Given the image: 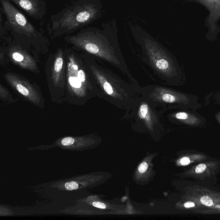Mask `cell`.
Returning <instances> with one entry per match:
<instances>
[{
    "mask_svg": "<svg viewBox=\"0 0 220 220\" xmlns=\"http://www.w3.org/2000/svg\"><path fill=\"white\" fill-rule=\"evenodd\" d=\"M87 58L97 86L98 97L118 109H129L135 100L142 96V88L136 84L135 81L128 82L121 78L104 65L99 58Z\"/></svg>",
    "mask_w": 220,
    "mask_h": 220,
    "instance_id": "1",
    "label": "cell"
},
{
    "mask_svg": "<svg viewBox=\"0 0 220 220\" xmlns=\"http://www.w3.org/2000/svg\"><path fill=\"white\" fill-rule=\"evenodd\" d=\"M69 41L77 48L105 61L132 78L115 40L99 33L87 32L70 37Z\"/></svg>",
    "mask_w": 220,
    "mask_h": 220,
    "instance_id": "2",
    "label": "cell"
},
{
    "mask_svg": "<svg viewBox=\"0 0 220 220\" xmlns=\"http://www.w3.org/2000/svg\"><path fill=\"white\" fill-rule=\"evenodd\" d=\"M66 80L69 94L82 102L96 96L98 97V91L95 80L89 67L88 58L74 54L66 56Z\"/></svg>",
    "mask_w": 220,
    "mask_h": 220,
    "instance_id": "3",
    "label": "cell"
},
{
    "mask_svg": "<svg viewBox=\"0 0 220 220\" xmlns=\"http://www.w3.org/2000/svg\"><path fill=\"white\" fill-rule=\"evenodd\" d=\"M140 44L146 59L164 79L171 85H179L182 82V70L172 54L148 37L142 38Z\"/></svg>",
    "mask_w": 220,
    "mask_h": 220,
    "instance_id": "4",
    "label": "cell"
},
{
    "mask_svg": "<svg viewBox=\"0 0 220 220\" xmlns=\"http://www.w3.org/2000/svg\"><path fill=\"white\" fill-rule=\"evenodd\" d=\"M142 94L164 111L168 109L197 111L202 107L198 102V97L161 86L150 85L142 88Z\"/></svg>",
    "mask_w": 220,
    "mask_h": 220,
    "instance_id": "5",
    "label": "cell"
},
{
    "mask_svg": "<svg viewBox=\"0 0 220 220\" xmlns=\"http://www.w3.org/2000/svg\"><path fill=\"white\" fill-rule=\"evenodd\" d=\"M98 10L93 4L78 7L67 13L59 21L60 27L70 30L75 29L96 17Z\"/></svg>",
    "mask_w": 220,
    "mask_h": 220,
    "instance_id": "6",
    "label": "cell"
},
{
    "mask_svg": "<svg viewBox=\"0 0 220 220\" xmlns=\"http://www.w3.org/2000/svg\"><path fill=\"white\" fill-rule=\"evenodd\" d=\"M188 2H194L204 6L209 14L205 20V26L208 28L206 38L211 41L216 40L220 32L218 22L220 20V0H187Z\"/></svg>",
    "mask_w": 220,
    "mask_h": 220,
    "instance_id": "7",
    "label": "cell"
},
{
    "mask_svg": "<svg viewBox=\"0 0 220 220\" xmlns=\"http://www.w3.org/2000/svg\"><path fill=\"white\" fill-rule=\"evenodd\" d=\"M5 78L13 88L28 101L35 105H40L41 95L38 89L26 79L12 73L6 74Z\"/></svg>",
    "mask_w": 220,
    "mask_h": 220,
    "instance_id": "8",
    "label": "cell"
},
{
    "mask_svg": "<svg viewBox=\"0 0 220 220\" xmlns=\"http://www.w3.org/2000/svg\"><path fill=\"white\" fill-rule=\"evenodd\" d=\"M1 3L7 19L15 31L28 35L34 33V27L22 13L8 1L1 0Z\"/></svg>",
    "mask_w": 220,
    "mask_h": 220,
    "instance_id": "9",
    "label": "cell"
},
{
    "mask_svg": "<svg viewBox=\"0 0 220 220\" xmlns=\"http://www.w3.org/2000/svg\"><path fill=\"white\" fill-rule=\"evenodd\" d=\"M14 63L29 71H38V67L32 56L22 50L14 48L10 54Z\"/></svg>",
    "mask_w": 220,
    "mask_h": 220,
    "instance_id": "10",
    "label": "cell"
},
{
    "mask_svg": "<svg viewBox=\"0 0 220 220\" xmlns=\"http://www.w3.org/2000/svg\"><path fill=\"white\" fill-rule=\"evenodd\" d=\"M64 59L63 53L59 52L57 54L52 69V81L56 87L64 86Z\"/></svg>",
    "mask_w": 220,
    "mask_h": 220,
    "instance_id": "11",
    "label": "cell"
},
{
    "mask_svg": "<svg viewBox=\"0 0 220 220\" xmlns=\"http://www.w3.org/2000/svg\"><path fill=\"white\" fill-rule=\"evenodd\" d=\"M180 110L171 113L172 118L191 125L199 124L204 120V117L200 116L197 111L188 109Z\"/></svg>",
    "mask_w": 220,
    "mask_h": 220,
    "instance_id": "12",
    "label": "cell"
},
{
    "mask_svg": "<svg viewBox=\"0 0 220 220\" xmlns=\"http://www.w3.org/2000/svg\"><path fill=\"white\" fill-rule=\"evenodd\" d=\"M12 1L30 15H36L38 13V4L35 0H12Z\"/></svg>",
    "mask_w": 220,
    "mask_h": 220,
    "instance_id": "13",
    "label": "cell"
},
{
    "mask_svg": "<svg viewBox=\"0 0 220 220\" xmlns=\"http://www.w3.org/2000/svg\"><path fill=\"white\" fill-rule=\"evenodd\" d=\"M0 96L1 99L3 101H6L9 102H15V100L13 99L11 94L1 84L0 87Z\"/></svg>",
    "mask_w": 220,
    "mask_h": 220,
    "instance_id": "14",
    "label": "cell"
},
{
    "mask_svg": "<svg viewBox=\"0 0 220 220\" xmlns=\"http://www.w3.org/2000/svg\"><path fill=\"white\" fill-rule=\"evenodd\" d=\"M65 187L66 190H77L78 188V184L76 182H70L66 183L65 184Z\"/></svg>",
    "mask_w": 220,
    "mask_h": 220,
    "instance_id": "15",
    "label": "cell"
},
{
    "mask_svg": "<svg viewBox=\"0 0 220 220\" xmlns=\"http://www.w3.org/2000/svg\"><path fill=\"white\" fill-rule=\"evenodd\" d=\"M200 202L203 204L208 206H212L213 204L212 199L208 196H204L200 199Z\"/></svg>",
    "mask_w": 220,
    "mask_h": 220,
    "instance_id": "16",
    "label": "cell"
},
{
    "mask_svg": "<svg viewBox=\"0 0 220 220\" xmlns=\"http://www.w3.org/2000/svg\"><path fill=\"white\" fill-rule=\"evenodd\" d=\"M74 139L72 137H66L62 140L61 143L64 146H69L72 145L74 142Z\"/></svg>",
    "mask_w": 220,
    "mask_h": 220,
    "instance_id": "17",
    "label": "cell"
},
{
    "mask_svg": "<svg viewBox=\"0 0 220 220\" xmlns=\"http://www.w3.org/2000/svg\"><path fill=\"white\" fill-rule=\"evenodd\" d=\"M206 168V165L205 164H200L196 167L195 168V172L196 173H201L204 172Z\"/></svg>",
    "mask_w": 220,
    "mask_h": 220,
    "instance_id": "18",
    "label": "cell"
},
{
    "mask_svg": "<svg viewBox=\"0 0 220 220\" xmlns=\"http://www.w3.org/2000/svg\"><path fill=\"white\" fill-rule=\"evenodd\" d=\"M148 167V165L146 162H143L139 165L138 167V170L141 173H145Z\"/></svg>",
    "mask_w": 220,
    "mask_h": 220,
    "instance_id": "19",
    "label": "cell"
},
{
    "mask_svg": "<svg viewBox=\"0 0 220 220\" xmlns=\"http://www.w3.org/2000/svg\"><path fill=\"white\" fill-rule=\"evenodd\" d=\"M213 101L215 103L219 106L220 108V90L214 95Z\"/></svg>",
    "mask_w": 220,
    "mask_h": 220,
    "instance_id": "20",
    "label": "cell"
},
{
    "mask_svg": "<svg viewBox=\"0 0 220 220\" xmlns=\"http://www.w3.org/2000/svg\"><path fill=\"white\" fill-rule=\"evenodd\" d=\"M93 206L96 207L98 208H102L104 209L106 208V205L103 203H101L99 202H94L93 203Z\"/></svg>",
    "mask_w": 220,
    "mask_h": 220,
    "instance_id": "21",
    "label": "cell"
},
{
    "mask_svg": "<svg viewBox=\"0 0 220 220\" xmlns=\"http://www.w3.org/2000/svg\"><path fill=\"white\" fill-rule=\"evenodd\" d=\"M180 162H181V164L182 165L186 166V165L189 164H190V161L188 157H184L182 158Z\"/></svg>",
    "mask_w": 220,
    "mask_h": 220,
    "instance_id": "22",
    "label": "cell"
},
{
    "mask_svg": "<svg viewBox=\"0 0 220 220\" xmlns=\"http://www.w3.org/2000/svg\"><path fill=\"white\" fill-rule=\"evenodd\" d=\"M184 206L186 208L193 207L195 206V204L191 202H188L185 203Z\"/></svg>",
    "mask_w": 220,
    "mask_h": 220,
    "instance_id": "23",
    "label": "cell"
},
{
    "mask_svg": "<svg viewBox=\"0 0 220 220\" xmlns=\"http://www.w3.org/2000/svg\"><path fill=\"white\" fill-rule=\"evenodd\" d=\"M215 116H216V119L220 122V111L216 113Z\"/></svg>",
    "mask_w": 220,
    "mask_h": 220,
    "instance_id": "24",
    "label": "cell"
}]
</instances>
